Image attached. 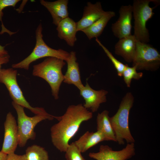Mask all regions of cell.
Wrapping results in <instances>:
<instances>
[{
	"label": "cell",
	"mask_w": 160,
	"mask_h": 160,
	"mask_svg": "<svg viewBox=\"0 0 160 160\" xmlns=\"http://www.w3.org/2000/svg\"><path fill=\"white\" fill-rule=\"evenodd\" d=\"M119 16L111 26L113 35L119 39L131 35L132 17V5H123L119 10Z\"/></svg>",
	"instance_id": "8fae6325"
},
{
	"label": "cell",
	"mask_w": 160,
	"mask_h": 160,
	"mask_svg": "<svg viewBox=\"0 0 160 160\" xmlns=\"http://www.w3.org/2000/svg\"><path fill=\"white\" fill-rule=\"evenodd\" d=\"M115 16L112 11H105L104 14L91 25L81 31L84 33L89 40L97 38L102 33L108 23Z\"/></svg>",
	"instance_id": "d6986e66"
},
{
	"label": "cell",
	"mask_w": 160,
	"mask_h": 160,
	"mask_svg": "<svg viewBox=\"0 0 160 160\" xmlns=\"http://www.w3.org/2000/svg\"><path fill=\"white\" fill-rule=\"evenodd\" d=\"M5 46L0 45V55H6L8 54V52L5 49Z\"/></svg>",
	"instance_id": "83f0119b"
},
{
	"label": "cell",
	"mask_w": 160,
	"mask_h": 160,
	"mask_svg": "<svg viewBox=\"0 0 160 160\" xmlns=\"http://www.w3.org/2000/svg\"><path fill=\"white\" fill-rule=\"evenodd\" d=\"M40 3L49 12L52 18L53 23L56 26L62 20L69 17L68 0H58L52 2L41 0Z\"/></svg>",
	"instance_id": "2e32d148"
},
{
	"label": "cell",
	"mask_w": 160,
	"mask_h": 160,
	"mask_svg": "<svg viewBox=\"0 0 160 160\" xmlns=\"http://www.w3.org/2000/svg\"><path fill=\"white\" fill-rule=\"evenodd\" d=\"M5 160H27L25 154L18 155L15 153H11L7 155Z\"/></svg>",
	"instance_id": "484cf974"
},
{
	"label": "cell",
	"mask_w": 160,
	"mask_h": 160,
	"mask_svg": "<svg viewBox=\"0 0 160 160\" xmlns=\"http://www.w3.org/2000/svg\"><path fill=\"white\" fill-rule=\"evenodd\" d=\"M76 52L72 51L66 61L67 67L64 76L63 82L68 84H73L80 90L84 86L81 81L79 65L76 62Z\"/></svg>",
	"instance_id": "9a60e30c"
},
{
	"label": "cell",
	"mask_w": 160,
	"mask_h": 160,
	"mask_svg": "<svg viewBox=\"0 0 160 160\" xmlns=\"http://www.w3.org/2000/svg\"><path fill=\"white\" fill-rule=\"evenodd\" d=\"M4 133L1 151L8 155L14 153L18 145L17 125L14 116L11 112L8 113L4 123Z\"/></svg>",
	"instance_id": "30bf717a"
},
{
	"label": "cell",
	"mask_w": 160,
	"mask_h": 160,
	"mask_svg": "<svg viewBox=\"0 0 160 160\" xmlns=\"http://www.w3.org/2000/svg\"><path fill=\"white\" fill-rule=\"evenodd\" d=\"M105 12L100 2L95 4L88 2L84 8L82 17L76 22L77 31H81L91 25L100 18Z\"/></svg>",
	"instance_id": "4fadbf2b"
},
{
	"label": "cell",
	"mask_w": 160,
	"mask_h": 160,
	"mask_svg": "<svg viewBox=\"0 0 160 160\" xmlns=\"http://www.w3.org/2000/svg\"><path fill=\"white\" fill-rule=\"evenodd\" d=\"M95 40L99 45L102 48L113 64L117 71L118 75L119 76H122L123 72L127 65H124L117 60L113 55L112 53L97 38H96Z\"/></svg>",
	"instance_id": "603a6c76"
},
{
	"label": "cell",
	"mask_w": 160,
	"mask_h": 160,
	"mask_svg": "<svg viewBox=\"0 0 160 160\" xmlns=\"http://www.w3.org/2000/svg\"><path fill=\"white\" fill-rule=\"evenodd\" d=\"M20 0H0V21L1 22V30L0 34L2 35L5 33H8L10 36L16 33L12 32L7 29L4 26L2 21L3 15V10L9 7H14Z\"/></svg>",
	"instance_id": "cb8c5ba5"
},
{
	"label": "cell",
	"mask_w": 160,
	"mask_h": 160,
	"mask_svg": "<svg viewBox=\"0 0 160 160\" xmlns=\"http://www.w3.org/2000/svg\"><path fill=\"white\" fill-rule=\"evenodd\" d=\"M79 90L81 96L84 98L85 103L84 106L86 109H90L91 111H97L100 105L107 101L106 95L108 92L103 89L96 90L92 88L87 82Z\"/></svg>",
	"instance_id": "7c38bea8"
},
{
	"label": "cell",
	"mask_w": 160,
	"mask_h": 160,
	"mask_svg": "<svg viewBox=\"0 0 160 160\" xmlns=\"http://www.w3.org/2000/svg\"><path fill=\"white\" fill-rule=\"evenodd\" d=\"M134 99L131 92H127L122 98L116 113L110 117L116 142L119 145H124L125 140L127 143L135 142L129 127V113L133 105Z\"/></svg>",
	"instance_id": "3957f363"
},
{
	"label": "cell",
	"mask_w": 160,
	"mask_h": 160,
	"mask_svg": "<svg viewBox=\"0 0 160 160\" xmlns=\"http://www.w3.org/2000/svg\"><path fill=\"white\" fill-rule=\"evenodd\" d=\"M92 117V113L82 104L69 106L63 115L58 116V122L51 128L53 145L60 152H65L69 140L77 133L81 124Z\"/></svg>",
	"instance_id": "6da1fadb"
},
{
	"label": "cell",
	"mask_w": 160,
	"mask_h": 160,
	"mask_svg": "<svg viewBox=\"0 0 160 160\" xmlns=\"http://www.w3.org/2000/svg\"><path fill=\"white\" fill-rule=\"evenodd\" d=\"M42 30V25L40 23L36 31V43L32 52L22 61L12 64V68L28 70L31 63L45 57H55L66 61L67 60L70 53L61 49H53L48 46L43 40Z\"/></svg>",
	"instance_id": "277c9868"
},
{
	"label": "cell",
	"mask_w": 160,
	"mask_h": 160,
	"mask_svg": "<svg viewBox=\"0 0 160 160\" xmlns=\"http://www.w3.org/2000/svg\"><path fill=\"white\" fill-rule=\"evenodd\" d=\"M135 66L129 67L127 65L124 71L122 76L124 81L127 87H130L131 82L132 79L138 80L143 76L142 72H137Z\"/></svg>",
	"instance_id": "7402d4cb"
},
{
	"label": "cell",
	"mask_w": 160,
	"mask_h": 160,
	"mask_svg": "<svg viewBox=\"0 0 160 160\" xmlns=\"http://www.w3.org/2000/svg\"><path fill=\"white\" fill-rule=\"evenodd\" d=\"M153 2L159 4L156 0H134L132 7V15L134 21V34L137 40L140 42L147 43L150 41L148 29L146 27V23L154 15L153 8L149 5Z\"/></svg>",
	"instance_id": "5b68a950"
},
{
	"label": "cell",
	"mask_w": 160,
	"mask_h": 160,
	"mask_svg": "<svg viewBox=\"0 0 160 160\" xmlns=\"http://www.w3.org/2000/svg\"><path fill=\"white\" fill-rule=\"evenodd\" d=\"M65 152L66 160H85L73 142L69 144Z\"/></svg>",
	"instance_id": "d4e9b609"
},
{
	"label": "cell",
	"mask_w": 160,
	"mask_h": 160,
	"mask_svg": "<svg viewBox=\"0 0 160 160\" xmlns=\"http://www.w3.org/2000/svg\"><path fill=\"white\" fill-rule=\"evenodd\" d=\"M135 154L134 143H128L125 148L118 151L113 150L107 145H101L99 151L89 153V156L96 160H127Z\"/></svg>",
	"instance_id": "9c48e42d"
},
{
	"label": "cell",
	"mask_w": 160,
	"mask_h": 160,
	"mask_svg": "<svg viewBox=\"0 0 160 160\" xmlns=\"http://www.w3.org/2000/svg\"><path fill=\"white\" fill-rule=\"evenodd\" d=\"M57 26L58 37L64 40L70 46L73 47L77 40L76 23L68 17L60 21Z\"/></svg>",
	"instance_id": "e0dca14e"
},
{
	"label": "cell",
	"mask_w": 160,
	"mask_h": 160,
	"mask_svg": "<svg viewBox=\"0 0 160 160\" xmlns=\"http://www.w3.org/2000/svg\"><path fill=\"white\" fill-rule=\"evenodd\" d=\"M137 40L132 35L119 39L114 47L115 54L121 57L126 62H132Z\"/></svg>",
	"instance_id": "5bb4252c"
},
{
	"label": "cell",
	"mask_w": 160,
	"mask_h": 160,
	"mask_svg": "<svg viewBox=\"0 0 160 160\" xmlns=\"http://www.w3.org/2000/svg\"><path fill=\"white\" fill-rule=\"evenodd\" d=\"M109 112L104 110L98 113L97 116V131L103 135L105 141L116 142L115 135L111 126L109 116Z\"/></svg>",
	"instance_id": "ac0fdd59"
},
{
	"label": "cell",
	"mask_w": 160,
	"mask_h": 160,
	"mask_svg": "<svg viewBox=\"0 0 160 160\" xmlns=\"http://www.w3.org/2000/svg\"><path fill=\"white\" fill-rule=\"evenodd\" d=\"M25 155L27 160H49L47 152L44 148L36 145L28 147Z\"/></svg>",
	"instance_id": "44dd1931"
},
{
	"label": "cell",
	"mask_w": 160,
	"mask_h": 160,
	"mask_svg": "<svg viewBox=\"0 0 160 160\" xmlns=\"http://www.w3.org/2000/svg\"><path fill=\"white\" fill-rule=\"evenodd\" d=\"M65 64L62 59L47 57L41 63L33 66V75L43 79L48 83L55 100L59 98L60 87L64 80L62 69Z\"/></svg>",
	"instance_id": "7a4b0ae2"
},
{
	"label": "cell",
	"mask_w": 160,
	"mask_h": 160,
	"mask_svg": "<svg viewBox=\"0 0 160 160\" xmlns=\"http://www.w3.org/2000/svg\"><path fill=\"white\" fill-rule=\"evenodd\" d=\"M12 105L15 110L17 116V127L19 136L18 145L20 147L25 146L28 140L35 139L36 134L34 129L37 124L41 121L48 119L52 120L54 119H57V116L50 114L46 115H36L34 116H28L25 113L24 107L14 102Z\"/></svg>",
	"instance_id": "8992f818"
},
{
	"label": "cell",
	"mask_w": 160,
	"mask_h": 160,
	"mask_svg": "<svg viewBox=\"0 0 160 160\" xmlns=\"http://www.w3.org/2000/svg\"><path fill=\"white\" fill-rule=\"evenodd\" d=\"M132 62L137 70L154 71L160 66V54L151 45L137 41Z\"/></svg>",
	"instance_id": "ba28073f"
},
{
	"label": "cell",
	"mask_w": 160,
	"mask_h": 160,
	"mask_svg": "<svg viewBox=\"0 0 160 160\" xmlns=\"http://www.w3.org/2000/svg\"><path fill=\"white\" fill-rule=\"evenodd\" d=\"M103 141H105L104 138L99 132L87 131L73 143L81 153H84Z\"/></svg>",
	"instance_id": "ffe728a7"
},
{
	"label": "cell",
	"mask_w": 160,
	"mask_h": 160,
	"mask_svg": "<svg viewBox=\"0 0 160 160\" xmlns=\"http://www.w3.org/2000/svg\"><path fill=\"white\" fill-rule=\"evenodd\" d=\"M17 70L12 68L1 69L0 71V83L5 86L13 101L36 115H49L43 108L33 107L26 100L17 83Z\"/></svg>",
	"instance_id": "52a82bcc"
},
{
	"label": "cell",
	"mask_w": 160,
	"mask_h": 160,
	"mask_svg": "<svg viewBox=\"0 0 160 160\" xmlns=\"http://www.w3.org/2000/svg\"><path fill=\"white\" fill-rule=\"evenodd\" d=\"M7 156V154L0 151V160H5Z\"/></svg>",
	"instance_id": "f1b7e54d"
},
{
	"label": "cell",
	"mask_w": 160,
	"mask_h": 160,
	"mask_svg": "<svg viewBox=\"0 0 160 160\" xmlns=\"http://www.w3.org/2000/svg\"><path fill=\"white\" fill-rule=\"evenodd\" d=\"M10 57V56L9 54L0 55V71L2 65L8 63L9 61Z\"/></svg>",
	"instance_id": "4316f807"
}]
</instances>
